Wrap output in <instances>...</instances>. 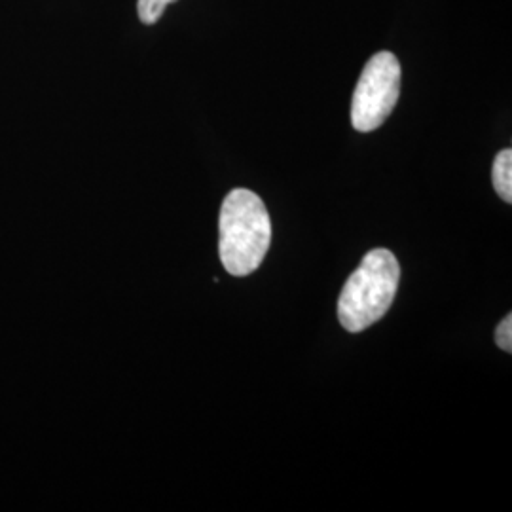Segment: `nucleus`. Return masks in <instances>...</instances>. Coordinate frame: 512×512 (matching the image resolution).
I'll return each mask as SVG.
<instances>
[{"mask_svg": "<svg viewBox=\"0 0 512 512\" xmlns=\"http://www.w3.org/2000/svg\"><path fill=\"white\" fill-rule=\"evenodd\" d=\"M219 253L226 272L236 277L253 274L272 243V220L255 192L236 188L222 203Z\"/></svg>", "mask_w": 512, "mask_h": 512, "instance_id": "obj_1", "label": "nucleus"}, {"mask_svg": "<svg viewBox=\"0 0 512 512\" xmlns=\"http://www.w3.org/2000/svg\"><path fill=\"white\" fill-rule=\"evenodd\" d=\"M177 0H137V12L139 19L145 25H154L164 16L165 8L169 4H175Z\"/></svg>", "mask_w": 512, "mask_h": 512, "instance_id": "obj_5", "label": "nucleus"}, {"mask_svg": "<svg viewBox=\"0 0 512 512\" xmlns=\"http://www.w3.org/2000/svg\"><path fill=\"white\" fill-rule=\"evenodd\" d=\"M495 192L501 196V200L512 203V150L505 148L495 156L494 171Z\"/></svg>", "mask_w": 512, "mask_h": 512, "instance_id": "obj_4", "label": "nucleus"}, {"mask_svg": "<svg viewBox=\"0 0 512 512\" xmlns=\"http://www.w3.org/2000/svg\"><path fill=\"white\" fill-rule=\"evenodd\" d=\"M401 95V63L380 52L368 59L351 99V124L361 133L384 126Z\"/></svg>", "mask_w": 512, "mask_h": 512, "instance_id": "obj_3", "label": "nucleus"}, {"mask_svg": "<svg viewBox=\"0 0 512 512\" xmlns=\"http://www.w3.org/2000/svg\"><path fill=\"white\" fill-rule=\"evenodd\" d=\"M495 342H497V346L503 349V351H507V353H511L512 351V315H507L501 323H499V327L495 330Z\"/></svg>", "mask_w": 512, "mask_h": 512, "instance_id": "obj_6", "label": "nucleus"}, {"mask_svg": "<svg viewBox=\"0 0 512 512\" xmlns=\"http://www.w3.org/2000/svg\"><path fill=\"white\" fill-rule=\"evenodd\" d=\"M401 266L387 249H374L349 275L338 298V319L349 332H363L391 308L399 289Z\"/></svg>", "mask_w": 512, "mask_h": 512, "instance_id": "obj_2", "label": "nucleus"}]
</instances>
